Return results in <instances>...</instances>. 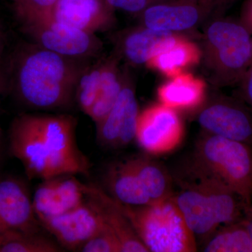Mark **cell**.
<instances>
[{
    "label": "cell",
    "instance_id": "obj_1",
    "mask_svg": "<svg viewBox=\"0 0 252 252\" xmlns=\"http://www.w3.org/2000/svg\"><path fill=\"white\" fill-rule=\"evenodd\" d=\"M77 120L70 114H22L9 127L8 149L30 180L88 175L90 160L78 147Z\"/></svg>",
    "mask_w": 252,
    "mask_h": 252
},
{
    "label": "cell",
    "instance_id": "obj_2",
    "mask_svg": "<svg viewBox=\"0 0 252 252\" xmlns=\"http://www.w3.org/2000/svg\"><path fill=\"white\" fill-rule=\"evenodd\" d=\"M11 85L28 107L49 111L75 101L78 81L90 63L64 57L32 42L18 48L13 60Z\"/></svg>",
    "mask_w": 252,
    "mask_h": 252
},
{
    "label": "cell",
    "instance_id": "obj_3",
    "mask_svg": "<svg viewBox=\"0 0 252 252\" xmlns=\"http://www.w3.org/2000/svg\"><path fill=\"white\" fill-rule=\"evenodd\" d=\"M180 182L182 188L172 198L195 239L207 240L220 227L242 220L243 200L193 163Z\"/></svg>",
    "mask_w": 252,
    "mask_h": 252
},
{
    "label": "cell",
    "instance_id": "obj_4",
    "mask_svg": "<svg viewBox=\"0 0 252 252\" xmlns=\"http://www.w3.org/2000/svg\"><path fill=\"white\" fill-rule=\"evenodd\" d=\"M252 39L240 21L219 16L205 23L201 60L212 85L240 83L252 64Z\"/></svg>",
    "mask_w": 252,
    "mask_h": 252
},
{
    "label": "cell",
    "instance_id": "obj_5",
    "mask_svg": "<svg viewBox=\"0 0 252 252\" xmlns=\"http://www.w3.org/2000/svg\"><path fill=\"white\" fill-rule=\"evenodd\" d=\"M252 207V146L204 132L195 145L193 162Z\"/></svg>",
    "mask_w": 252,
    "mask_h": 252
},
{
    "label": "cell",
    "instance_id": "obj_6",
    "mask_svg": "<svg viewBox=\"0 0 252 252\" xmlns=\"http://www.w3.org/2000/svg\"><path fill=\"white\" fill-rule=\"evenodd\" d=\"M115 201L149 252L196 251V239L172 197L144 206Z\"/></svg>",
    "mask_w": 252,
    "mask_h": 252
},
{
    "label": "cell",
    "instance_id": "obj_7",
    "mask_svg": "<svg viewBox=\"0 0 252 252\" xmlns=\"http://www.w3.org/2000/svg\"><path fill=\"white\" fill-rule=\"evenodd\" d=\"M21 27L31 42L69 59L89 61L99 56L103 49L97 34L60 22L50 16Z\"/></svg>",
    "mask_w": 252,
    "mask_h": 252
},
{
    "label": "cell",
    "instance_id": "obj_8",
    "mask_svg": "<svg viewBox=\"0 0 252 252\" xmlns=\"http://www.w3.org/2000/svg\"><path fill=\"white\" fill-rule=\"evenodd\" d=\"M226 0H167L137 16L139 24L156 31L190 34L213 18Z\"/></svg>",
    "mask_w": 252,
    "mask_h": 252
},
{
    "label": "cell",
    "instance_id": "obj_9",
    "mask_svg": "<svg viewBox=\"0 0 252 252\" xmlns=\"http://www.w3.org/2000/svg\"><path fill=\"white\" fill-rule=\"evenodd\" d=\"M135 85L128 65H124L122 91L112 108L96 126V140L104 149H119L135 140L140 114Z\"/></svg>",
    "mask_w": 252,
    "mask_h": 252
},
{
    "label": "cell",
    "instance_id": "obj_10",
    "mask_svg": "<svg viewBox=\"0 0 252 252\" xmlns=\"http://www.w3.org/2000/svg\"><path fill=\"white\" fill-rule=\"evenodd\" d=\"M185 126L175 109L154 104L140 112L135 140L146 153L164 155L180 147L185 137Z\"/></svg>",
    "mask_w": 252,
    "mask_h": 252
},
{
    "label": "cell",
    "instance_id": "obj_11",
    "mask_svg": "<svg viewBox=\"0 0 252 252\" xmlns=\"http://www.w3.org/2000/svg\"><path fill=\"white\" fill-rule=\"evenodd\" d=\"M204 132L252 145V109L237 99L216 96L197 111Z\"/></svg>",
    "mask_w": 252,
    "mask_h": 252
},
{
    "label": "cell",
    "instance_id": "obj_12",
    "mask_svg": "<svg viewBox=\"0 0 252 252\" xmlns=\"http://www.w3.org/2000/svg\"><path fill=\"white\" fill-rule=\"evenodd\" d=\"M39 222L63 250L73 252L79 251L84 244L105 224L98 212L86 198L82 205L72 211Z\"/></svg>",
    "mask_w": 252,
    "mask_h": 252
},
{
    "label": "cell",
    "instance_id": "obj_13",
    "mask_svg": "<svg viewBox=\"0 0 252 252\" xmlns=\"http://www.w3.org/2000/svg\"><path fill=\"white\" fill-rule=\"evenodd\" d=\"M42 229L27 184L14 176H0V232L40 233Z\"/></svg>",
    "mask_w": 252,
    "mask_h": 252
},
{
    "label": "cell",
    "instance_id": "obj_14",
    "mask_svg": "<svg viewBox=\"0 0 252 252\" xmlns=\"http://www.w3.org/2000/svg\"><path fill=\"white\" fill-rule=\"evenodd\" d=\"M86 185L75 175H63L42 180L32 195L38 220L62 215L86 201Z\"/></svg>",
    "mask_w": 252,
    "mask_h": 252
},
{
    "label": "cell",
    "instance_id": "obj_15",
    "mask_svg": "<svg viewBox=\"0 0 252 252\" xmlns=\"http://www.w3.org/2000/svg\"><path fill=\"white\" fill-rule=\"evenodd\" d=\"M188 35L156 31L138 24L114 34V51L127 65H146L154 56Z\"/></svg>",
    "mask_w": 252,
    "mask_h": 252
},
{
    "label": "cell",
    "instance_id": "obj_16",
    "mask_svg": "<svg viewBox=\"0 0 252 252\" xmlns=\"http://www.w3.org/2000/svg\"><path fill=\"white\" fill-rule=\"evenodd\" d=\"M115 11L107 0H59L47 16L97 34L115 26Z\"/></svg>",
    "mask_w": 252,
    "mask_h": 252
},
{
    "label": "cell",
    "instance_id": "obj_17",
    "mask_svg": "<svg viewBox=\"0 0 252 252\" xmlns=\"http://www.w3.org/2000/svg\"><path fill=\"white\" fill-rule=\"evenodd\" d=\"M86 196L104 223L117 235L122 252H149L115 200L103 189L94 185H86Z\"/></svg>",
    "mask_w": 252,
    "mask_h": 252
},
{
    "label": "cell",
    "instance_id": "obj_18",
    "mask_svg": "<svg viewBox=\"0 0 252 252\" xmlns=\"http://www.w3.org/2000/svg\"><path fill=\"white\" fill-rule=\"evenodd\" d=\"M205 81L192 74L182 72L170 77L158 88L159 102L180 112L198 111L206 101Z\"/></svg>",
    "mask_w": 252,
    "mask_h": 252
},
{
    "label": "cell",
    "instance_id": "obj_19",
    "mask_svg": "<svg viewBox=\"0 0 252 252\" xmlns=\"http://www.w3.org/2000/svg\"><path fill=\"white\" fill-rule=\"evenodd\" d=\"M103 190L119 203L130 206L152 205L148 193L126 160L114 162L102 175Z\"/></svg>",
    "mask_w": 252,
    "mask_h": 252
},
{
    "label": "cell",
    "instance_id": "obj_20",
    "mask_svg": "<svg viewBox=\"0 0 252 252\" xmlns=\"http://www.w3.org/2000/svg\"><path fill=\"white\" fill-rule=\"evenodd\" d=\"M117 53L102 59V73L94 105L88 117L97 124L112 108L122 91L124 80V66Z\"/></svg>",
    "mask_w": 252,
    "mask_h": 252
},
{
    "label": "cell",
    "instance_id": "obj_21",
    "mask_svg": "<svg viewBox=\"0 0 252 252\" xmlns=\"http://www.w3.org/2000/svg\"><path fill=\"white\" fill-rule=\"evenodd\" d=\"M201 59V49L189 36H185L154 56L146 65L170 78L198 64Z\"/></svg>",
    "mask_w": 252,
    "mask_h": 252
},
{
    "label": "cell",
    "instance_id": "obj_22",
    "mask_svg": "<svg viewBox=\"0 0 252 252\" xmlns=\"http://www.w3.org/2000/svg\"><path fill=\"white\" fill-rule=\"evenodd\" d=\"M139 177L154 203L173 196L171 177L162 165L145 157L125 160Z\"/></svg>",
    "mask_w": 252,
    "mask_h": 252
},
{
    "label": "cell",
    "instance_id": "obj_23",
    "mask_svg": "<svg viewBox=\"0 0 252 252\" xmlns=\"http://www.w3.org/2000/svg\"><path fill=\"white\" fill-rule=\"evenodd\" d=\"M56 240L40 233L22 230L0 232V252H61Z\"/></svg>",
    "mask_w": 252,
    "mask_h": 252
},
{
    "label": "cell",
    "instance_id": "obj_24",
    "mask_svg": "<svg viewBox=\"0 0 252 252\" xmlns=\"http://www.w3.org/2000/svg\"><path fill=\"white\" fill-rule=\"evenodd\" d=\"M205 252H252V241L243 220L219 228L207 240Z\"/></svg>",
    "mask_w": 252,
    "mask_h": 252
},
{
    "label": "cell",
    "instance_id": "obj_25",
    "mask_svg": "<svg viewBox=\"0 0 252 252\" xmlns=\"http://www.w3.org/2000/svg\"><path fill=\"white\" fill-rule=\"evenodd\" d=\"M20 25L49 15L59 0H9Z\"/></svg>",
    "mask_w": 252,
    "mask_h": 252
},
{
    "label": "cell",
    "instance_id": "obj_26",
    "mask_svg": "<svg viewBox=\"0 0 252 252\" xmlns=\"http://www.w3.org/2000/svg\"><path fill=\"white\" fill-rule=\"evenodd\" d=\"M79 252H122V249L117 235L105 223L98 233L84 244Z\"/></svg>",
    "mask_w": 252,
    "mask_h": 252
},
{
    "label": "cell",
    "instance_id": "obj_27",
    "mask_svg": "<svg viewBox=\"0 0 252 252\" xmlns=\"http://www.w3.org/2000/svg\"><path fill=\"white\" fill-rule=\"evenodd\" d=\"M167 0H107L115 10L138 16L147 8Z\"/></svg>",
    "mask_w": 252,
    "mask_h": 252
},
{
    "label": "cell",
    "instance_id": "obj_28",
    "mask_svg": "<svg viewBox=\"0 0 252 252\" xmlns=\"http://www.w3.org/2000/svg\"><path fill=\"white\" fill-rule=\"evenodd\" d=\"M238 84L242 99L252 109V64Z\"/></svg>",
    "mask_w": 252,
    "mask_h": 252
},
{
    "label": "cell",
    "instance_id": "obj_29",
    "mask_svg": "<svg viewBox=\"0 0 252 252\" xmlns=\"http://www.w3.org/2000/svg\"><path fill=\"white\" fill-rule=\"evenodd\" d=\"M239 21L252 35V0H245Z\"/></svg>",
    "mask_w": 252,
    "mask_h": 252
},
{
    "label": "cell",
    "instance_id": "obj_30",
    "mask_svg": "<svg viewBox=\"0 0 252 252\" xmlns=\"http://www.w3.org/2000/svg\"><path fill=\"white\" fill-rule=\"evenodd\" d=\"M9 88V84H8V77L7 73L5 71L4 67L2 64L0 65V104H1V99L6 91ZM2 140L1 137V130L0 127V140Z\"/></svg>",
    "mask_w": 252,
    "mask_h": 252
},
{
    "label": "cell",
    "instance_id": "obj_31",
    "mask_svg": "<svg viewBox=\"0 0 252 252\" xmlns=\"http://www.w3.org/2000/svg\"><path fill=\"white\" fill-rule=\"evenodd\" d=\"M245 217L242 220L246 227L252 241V207L246 209L245 211Z\"/></svg>",
    "mask_w": 252,
    "mask_h": 252
},
{
    "label": "cell",
    "instance_id": "obj_32",
    "mask_svg": "<svg viewBox=\"0 0 252 252\" xmlns=\"http://www.w3.org/2000/svg\"><path fill=\"white\" fill-rule=\"evenodd\" d=\"M5 46H6V34L4 28L1 24H0V65L2 61L3 55H4Z\"/></svg>",
    "mask_w": 252,
    "mask_h": 252
},
{
    "label": "cell",
    "instance_id": "obj_33",
    "mask_svg": "<svg viewBox=\"0 0 252 252\" xmlns=\"http://www.w3.org/2000/svg\"><path fill=\"white\" fill-rule=\"evenodd\" d=\"M4 157V147H3L2 140H0V166L1 165V162Z\"/></svg>",
    "mask_w": 252,
    "mask_h": 252
},
{
    "label": "cell",
    "instance_id": "obj_34",
    "mask_svg": "<svg viewBox=\"0 0 252 252\" xmlns=\"http://www.w3.org/2000/svg\"></svg>",
    "mask_w": 252,
    "mask_h": 252
}]
</instances>
